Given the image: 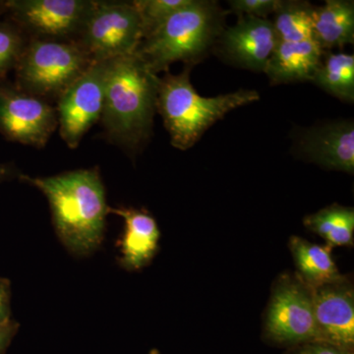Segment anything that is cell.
Here are the masks:
<instances>
[{"mask_svg": "<svg viewBox=\"0 0 354 354\" xmlns=\"http://www.w3.org/2000/svg\"><path fill=\"white\" fill-rule=\"evenodd\" d=\"M18 177L44 193L58 239L69 252L86 256L99 248L104 241L109 207L97 169L46 177Z\"/></svg>", "mask_w": 354, "mask_h": 354, "instance_id": "cell-1", "label": "cell"}, {"mask_svg": "<svg viewBox=\"0 0 354 354\" xmlns=\"http://www.w3.org/2000/svg\"><path fill=\"white\" fill-rule=\"evenodd\" d=\"M158 77L137 53L109 60L101 122L109 139L127 151L152 132Z\"/></svg>", "mask_w": 354, "mask_h": 354, "instance_id": "cell-2", "label": "cell"}, {"mask_svg": "<svg viewBox=\"0 0 354 354\" xmlns=\"http://www.w3.org/2000/svg\"><path fill=\"white\" fill-rule=\"evenodd\" d=\"M192 66L179 74L158 77L157 113L171 136L174 148L185 151L196 144L205 131L225 114L258 101L256 91L239 90L218 97H202L190 82Z\"/></svg>", "mask_w": 354, "mask_h": 354, "instance_id": "cell-3", "label": "cell"}, {"mask_svg": "<svg viewBox=\"0 0 354 354\" xmlns=\"http://www.w3.org/2000/svg\"><path fill=\"white\" fill-rule=\"evenodd\" d=\"M221 17L215 1L191 0L143 39L136 53L157 75L176 62L193 67L220 32Z\"/></svg>", "mask_w": 354, "mask_h": 354, "instance_id": "cell-4", "label": "cell"}, {"mask_svg": "<svg viewBox=\"0 0 354 354\" xmlns=\"http://www.w3.org/2000/svg\"><path fill=\"white\" fill-rule=\"evenodd\" d=\"M92 62L77 41L30 39L15 67V86L46 101L58 100Z\"/></svg>", "mask_w": 354, "mask_h": 354, "instance_id": "cell-5", "label": "cell"}, {"mask_svg": "<svg viewBox=\"0 0 354 354\" xmlns=\"http://www.w3.org/2000/svg\"><path fill=\"white\" fill-rule=\"evenodd\" d=\"M142 39L141 20L132 1H95L77 43L92 62H104L136 53Z\"/></svg>", "mask_w": 354, "mask_h": 354, "instance_id": "cell-6", "label": "cell"}, {"mask_svg": "<svg viewBox=\"0 0 354 354\" xmlns=\"http://www.w3.org/2000/svg\"><path fill=\"white\" fill-rule=\"evenodd\" d=\"M95 0H7L6 13L31 39L77 41Z\"/></svg>", "mask_w": 354, "mask_h": 354, "instance_id": "cell-7", "label": "cell"}, {"mask_svg": "<svg viewBox=\"0 0 354 354\" xmlns=\"http://www.w3.org/2000/svg\"><path fill=\"white\" fill-rule=\"evenodd\" d=\"M265 332L272 342L286 346L316 341L312 290L298 277L285 276L277 283L266 317Z\"/></svg>", "mask_w": 354, "mask_h": 354, "instance_id": "cell-8", "label": "cell"}, {"mask_svg": "<svg viewBox=\"0 0 354 354\" xmlns=\"http://www.w3.org/2000/svg\"><path fill=\"white\" fill-rule=\"evenodd\" d=\"M109 60L93 62L57 100L59 134L70 149H75L86 133L101 121Z\"/></svg>", "mask_w": 354, "mask_h": 354, "instance_id": "cell-9", "label": "cell"}, {"mask_svg": "<svg viewBox=\"0 0 354 354\" xmlns=\"http://www.w3.org/2000/svg\"><path fill=\"white\" fill-rule=\"evenodd\" d=\"M58 127L48 101L0 81V133L9 141L43 148Z\"/></svg>", "mask_w": 354, "mask_h": 354, "instance_id": "cell-10", "label": "cell"}, {"mask_svg": "<svg viewBox=\"0 0 354 354\" xmlns=\"http://www.w3.org/2000/svg\"><path fill=\"white\" fill-rule=\"evenodd\" d=\"M317 339L353 351L354 293L344 281L312 290Z\"/></svg>", "mask_w": 354, "mask_h": 354, "instance_id": "cell-11", "label": "cell"}, {"mask_svg": "<svg viewBox=\"0 0 354 354\" xmlns=\"http://www.w3.org/2000/svg\"><path fill=\"white\" fill-rule=\"evenodd\" d=\"M221 41L232 62L254 71H264L278 43L272 21L245 15L223 32Z\"/></svg>", "mask_w": 354, "mask_h": 354, "instance_id": "cell-12", "label": "cell"}, {"mask_svg": "<svg viewBox=\"0 0 354 354\" xmlns=\"http://www.w3.org/2000/svg\"><path fill=\"white\" fill-rule=\"evenodd\" d=\"M300 150L312 162L330 169L353 174V121L329 123L310 130L300 142Z\"/></svg>", "mask_w": 354, "mask_h": 354, "instance_id": "cell-13", "label": "cell"}, {"mask_svg": "<svg viewBox=\"0 0 354 354\" xmlns=\"http://www.w3.org/2000/svg\"><path fill=\"white\" fill-rule=\"evenodd\" d=\"M109 214L124 221V232L120 243L121 267L127 271L145 267L158 251L160 232L157 221L142 209L109 207Z\"/></svg>", "mask_w": 354, "mask_h": 354, "instance_id": "cell-14", "label": "cell"}, {"mask_svg": "<svg viewBox=\"0 0 354 354\" xmlns=\"http://www.w3.org/2000/svg\"><path fill=\"white\" fill-rule=\"evenodd\" d=\"M323 57L324 50L314 39L278 41L264 72L272 84L312 81Z\"/></svg>", "mask_w": 354, "mask_h": 354, "instance_id": "cell-15", "label": "cell"}, {"mask_svg": "<svg viewBox=\"0 0 354 354\" xmlns=\"http://www.w3.org/2000/svg\"><path fill=\"white\" fill-rule=\"evenodd\" d=\"M313 39L323 50L354 41V2L327 0L313 9Z\"/></svg>", "mask_w": 354, "mask_h": 354, "instance_id": "cell-16", "label": "cell"}, {"mask_svg": "<svg viewBox=\"0 0 354 354\" xmlns=\"http://www.w3.org/2000/svg\"><path fill=\"white\" fill-rule=\"evenodd\" d=\"M288 245L297 269V277L310 290L344 279L333 259L330 246L311 243L299 236H291Z\"/></svg>", "mask_w": 354, "mask_h": 354, "instance_id": "cell-17", "label": "cell"}, {"mask_svg": "<svg viewBox=\"0 0 354 354\" xmlns=\"http://www.w3.org/2000/svg\"><path fill=\"white\" fill-rule=\"evenodd\" d=\"M305 227L334 246H353L354 209L333 204L315 214L305 216Z\"/></svg>", "mask_w": 354, "mask_h": 354, "instance_id": "cell-18", "label": "cell"}, {"mask_svg": "<svg viewBox=\"0 0 354 354\" xmlns=\"http://www.w3.org/2000/svg\"><path fill=\"white\" fill-rule=\"evenodd\" d=\"M312 82L342 101H354V57L346 53L324 55Z\"/></svg>", "mask_w": 354, "mask_h": 354, "instance_id": "cell-19", "label": "cell"}, {"mask_svg": "<svg viewBox=\"0 0 354 354\" xmlns=\"http://www.w3.org/2000/svg\"><path fill=\"white\" fill-rule=\"evenodd\" d=\"M313 9L309 2L281 1L272 21L278 41L313 39Z\"/></svg>", "mask_w": 354, "mask_h": 354, "instance_id": "cell-20", "label": "cell"}, {"mask_svg": "<svg viewBox=\"0 0 354 354\" xmlns=\"http://www.w3.org/2000/svg\"><path fill=\"white\" fill-rule=\"evenodd\" d=\"M190 1L191 0H135L132 1L141 20L143 39L152 34L171 15L189 4Z\"/></svg>", "mask_w": 354, "mask_h": 354, "instance_id": "cell-21", "label": "cell"}, {"mask_svg": "<svg viewBox=\"0 0 354 354\" xmlns=\"http://www.w3.org/2000/svg\"><path fill=\"white\" fill-rule=\"evenodd\" d=\"M27 44L24 32L12 22H0V81L15 69Z\"/></svg>", "mask_w": 354, "mask_h": 354, "instance_id": "cell-22", "label": "cell"}, {"mask_svg": "<svg viewBox=\"0 0 354 354\" xmlns=\"http://www.w3.org/2000/svg\"><path fill=\"white\" fill-rule=\"evenodd\" d=\"M281 0H232L230 6L235 13L241 16L266 18L276 12Z\"/></svg>", "mask_w": 354, "mask_h": 354, "instance_id": "cell-23", "label": "cell"}, {"mask_svg": "<svg viewBox=\"0 0 354 354\" xmlns=\"http://www.w3.org/2000/svg\"><path fill=\"white\" fill-rule=\"evenodd\" d=\"M290 354H353V351L323 341H311L298 344Z\"/></svg>", "mask_w": 354, "mask_h": 354, "instance_id": "cell-24", "label": "cell"}, {"mask_svg": "<svg viewBox=\"0 0 354 354\" xmlns=\"http://www.w3.org/2000/svg\"><path fill=\"white\" fill-rule=\"evenodd\" d=\"M11 283L0 278V324L11 320Z\"/></svg>", "mask_w": 354, "mask_h": 354, "instance_id": "cell-25", "label": "cell"}, {"mask_svg": "<svg viewBox=\"0 0 354 354\" xmlns=\"http://www.w3.org/2000/svg\"><path fill=\"white\" fill-rule=\"evenodd\" d=\"M18 330H19V324L13 319L8 322L0 324V354L6 353Z\"/></svg>", "mask_w": 354, "mask_h": 354, "instance_id": "cell-26", "label": "cell"}, {"mask_svg": "<svg viewBox=\"0 0 354 354\" xmlns=\"http://www.w3.org/2000/svg\"><path fill=\"white\" fill-rule=\"evenodd\" d=\"M15 176V171L9 165L0 164V183Z\"/></svg>", "mask_w": 354, "mask_h": 354, "instance_id": "cell-27", "label": "cell"}, {"mask_svg": "<svg viewBox=\"0 0 354 354\" xmlns=\"http://www.w3.org/2000/svg\"><path fill=\"white\" fill-rule=\"evenodd\" d=\"M6 13V1H0V16Z\"/></svg>", "mask_w": 354, "mask_h": 354, "instance_id": "cell-28", "label": "cell"}, {"mask_svg": "<svg viewBox=\"0 0 354 354\" xmlns=\"http://www.w3.org/2000/svg\"><path fill=\"white\" fill-rule=\"evenodd\" d=\"M149 354H160V353L158 351V349L153 348L150 351V353Z\"/></svg>", "mask_w": 354, "mask_h": 354, "instance_id": "cell-29", "label": "cell"}]
</instances>
